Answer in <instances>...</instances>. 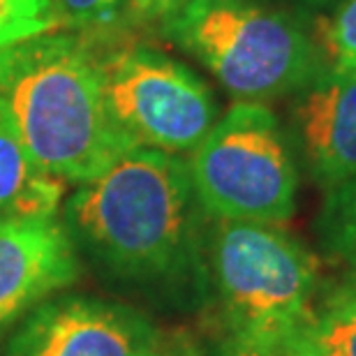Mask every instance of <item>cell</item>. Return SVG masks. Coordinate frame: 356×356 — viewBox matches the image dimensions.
<instances>
[{
  "label": "cell",
  "mask_w": 356,
  "mask_h": 356,
  "mask_svg": "<svg viewBox=\"0 0 356 356\" xmlns=\"http://www.w3.org/2000/svg\"><path fill=\"white\" fill-rule=\"evenodd\" d=\"M287 356H356V296L338 289L291 340Z\"/></svg>",
  "instance_id": "8fae6325"
},
{
  "label": "cell",
  "mask_w": 356,
  "mask_h": 356,
  "mask_svg": "<svg viewBox=\"0 0 356 356\" xmlns=\"http://www.w3.org/2000/svg\"><path fill=\"white\" fill-rule=\"evenodd\" d=\"M188 356H287V354L275 352V350H266V347H259V345L243 343V340H236V338H229L222 347H218V350L192 352Z\"/></svg>",
  "instance_id": "e0dca14e"
},
{
  "label": "cell",
  "mask_w": 356,
  "mask_h": 356,
  "mask_svg": "<svg viewBox=\"0 0 356 356\" xmlns=\"http://www.w3.org/2000/svg\"><path fill=\"white\" fill-rule=\"evenodd\" d=\"M0 116L65 183L92 181L137 148L106 106L102 54L81 33L49 31L0 54Z\"/></svg>",
  "instance_id": "7a4b0ae2"
},
{
  "label": "cell",
  "mask_w": 356,
  "mask_h": 356,
  "mask_svg": "<svg viewBox=\"0 0 356 356\" xmlns=\"http://www.w3.org/2000/svg\"><path fill=\"white\" fill-rule=\"evenodd\" d=\"M319 42L333 65L356 72V0H343L333 17L319 24Z\"/></svg>",
  "instance_id": "9a60e30c"
},
{
  "label": "cell",
  "mask_w": 356,
  "mask_h": 356,
  "mask_svg": "<svg viewBox=\"0 0 356 356\" xmlns=\"http://www.w3.org/2000/svg\"><path fill=\"white\" fill-rule=\"evenodd\" d=\"M204 213L227 222L280 225L296 209V167L264 102H234L188 160Z\"/></svg>",
  "instance_id": "5b68a950"
},
{
  "label": "cell",
  "mask_w": 356,
  "mask_h": 356,
  "mask_svg": "<svg viewBox=\"0 0 356 356\" xmlns=\"http://www.w3.org/2000/svg\"><path fill=\"white\" fill-rule=\"evenodd\" d=\"M199 211L188 160L137 146L65 202V229L99 268L125 282L183 277L199 250Z\"/></svg>",
  "instance_id": "6da1fadb"
},
{
  "label": "cell",
  "mask_w": 356,
  "mask_h": 356,
  "mask_svg": "<svg viewBox=\"0 0 356 356\" xmlns=\"http://www.w3.org/2000/svg\"><path fill=\"white\" fill-rule=\"evenodd\" d=\"M5 356H167L158 329L139 310L95 296L38 305L7 343Z\"/></svg>",
  "instance_id": "52a82bcc"
},
{
  "label": "cell",
  "mask_w": 356,
  "mask_h": 356,
  "mask_svg": "<svg viewBox=\"0 0 356 356\" xmlns=\"http://www.w3.org/2000/svg\"><path fill=\"white\" fill-rule=\"evenodd\" d=\"M49 31H60L51 0H0V54Z\"/></svg>",
  "instance_id": "5bb4252c"
},
{
  "label": "cell",
  "mask_w": 356,
  "mask_h": 356,
  "mask_svg": "<svg viewBox=\"0 0 356 356\" xmlns=\"http://www.w3.org/2000/svg\"><path fill=\"white\" fill-rule=\"evenodd\" d=\"M319 225L326 248L356 266V176L329 188Z\"/></svg>",
  "instance_id": "7c38bea8"
},
{
  "label": "cell",
  "mask_w": 356,
  "mask_h": 356,
  "mask_svg": "<svg viewBox=\"0 0 356 356\" xmlns=\"http://www.w3.org/2000/svg\"><path fill=\"white\" fill-rule=\"evenodd\" d=\"M340 289L347 291V294L356 296V266H352L350 273L345 275V282H343V287H340Z\"/></svg>",
  "instance_id": "ac0fdd59"
},
{
  "label": "cell",
  "mask_w": 356,
  "mask_h": 356,
  "mask_svg": "<svg viewBox=\"0 0 356 356\" xmlns=\"http://www.w3.org/2000/svg\"><path fill=\"white\" fill-rule=\"evenodd\" d=\"M63 199L65 181L42 167L0 116V229L58 220Z\"/></svg>",
  "instance_id": "30bf717a"
},
{
  "label": "cell",
  "mask_w": 356,
  "mask_h": 356,
  "mask_svg": "<svg viewBox=\"0 0 356 356\" xmlns=\"http://www.w3.org/2000/svg\"><path fill=\"white\" fill-rule=\"evenodd\" d=\"M211 268L232 338L287 354L312 315L317 259L280 225L218 220Z\"/></svg>",
  "instance_id": "277c9868"
},
{
  "label": "cell",
  "mask_w": 356,
  "mask_h": 356,
  "mask_svg": "<svg viewBox=\"0 0 356 356\" xmlns=\"http://www.w3.org/2000/svg\"><path fill=\"white\" fill-rule=\"evenodd\" d=\"M102 74L106 106L137 146L192 153L218 120L211 88L160 49L123 44L104 51Z\"/></svg>",
  "instance_id": "8992f818"
},
{
  "label": "cell",
  "mask_w": 356,
  "mask_h": 356,
  "mask_svg": "<svg viewBox=\"0 0 356 356\" xmlns=\"http://www.w3.org/2000/svg\"><path fill=\"white\" fill-rule=\"evenodd\" d=\"M185 3L188 0H130V12L139 21H165Z\"/></svg>",
  "instance_id": "2e32d148"
},
{
  "label": "cell",
  "mask_w": 356,
  "mask_h": 356,
  "mask_svg": "<svg viewBox=\"0 0 356 356\" xmlns=\"http://www.w3.org/2000/svg\"><path fill=\"white\" fill-rule=\"evenodd\" d=\"M296 106L312 176L326 188L356 176V72L336 67L308 83Z\"/></svg>",
  "instance_id": "9c48e42d"
},
{
  "label": "cell",
  "mask_w": 356,
  "mask_h": 356,
  "mask_svg": "<svg viewBox=\"0 0 356 356\" xmlns=\"http://www.w3.org/2000/svg\"><path fill=\"white\" fill-rule=\"evenodd\" d=\"M79 273V250L58 220L0 229V336Z\"/></svg>",
  "instance_id": "ba28073f"
},
{
  "label": "cell",
  "mask_w": 356,
  "mask_h": 356,
  "mask_svg": "<svg viewBox=\"0 0 356 356\" xmlns=\"http://www.w3.org/2000/svg\"><path fill=\"white\" fill-rule=\"evenodd\" d=\"M162 24L238 102L266 104L322 74L310 35L257 0H188Z\"/></svg>",
  "instance_id": "3957f363"
},
{
  "label": "cell",
  "mask_w": 356,
  "mask_h": 356,
  "mask_svg": "<svg viewBox=\"0 0 356 356\" xmlns=\"http://www.w3.org/2000/svg\"><path fill=\"white\" fill-rule=\"evenodd\" d=\"M60 31L97 35L116 31L132 19L130 0H51Z\"/></svg>",
  "instance_id": "4fadbf2b"
}]
</instances>
